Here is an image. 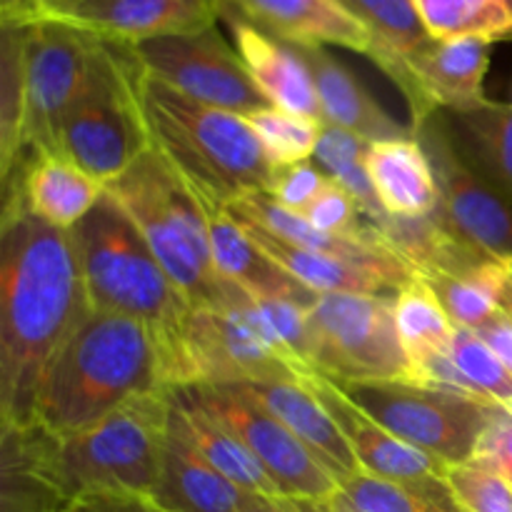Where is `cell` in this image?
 Listing matches in <instances>:
<instances>
[{
    "instance_id": "ee69618b",
    "label": "cell",
    "mask_w": 512,
    "mask_h": 512,
    "mask_svg": "<svg viewBox=\"0 0 512 512\" xmlns=\"http://www.w3.org/2000/svg\"><path fill=\"white\" fill-rule=\"evenodd\" d=\"M485 343L490 345L495 355L500 358V363L510 370L512 375V320L500 310L490 323H485L483 328L475 330Z\"/></svg>"
},
{
    "instance_id": "2e32d148",
    "label": "cell",
    "mask_w": 512,
    "mask_h": 512,
    "mask_svg": "<svg viewBox=\"0 0 512 512\" xmlns=\"http://www.w3.org/2000/svg\"><path fill=\"white\" fill-rule=\"evenodd\" d=\"M220 13L223 0H75L43 18L75 25L115 43L138 45L213 28Z\"/></svg>"
},
{
    "instance_id": "3957f363",
    "label": "cell",
    "mask_w": 512,
    "mask_h": 512,
    "mask_svg": "<svg viewBox=\"0 0 512 512\" xmlns=\"http://www.w3.org/2000/svg\"><path fill=\"white\" fill-rule=\"evenodd\" d=\"M143 113L153 148L203 205L228 208L273 185L278 168L243 115L198 103L145 70Z\"/></svg>"
},
{
    "instance_id": "bcb514c9",
    "label": "cell",
    "mask_w": 512,
    "mask_h": 512,
    "mask_svg": "<svg viewBox=\"0 0 512 512\" xmlns=\"http://www.w3.org/2000/svg\"><path fill=\"white\" fill-rule=\"evenodd\" d=\"M505 268H508V265H505ZM498 305L500 310H503V313L512 320V273L510 270H505L503 285H500V293H498Z\"/></svg>"
},
{
    "instance_id": "603a6c76",
    "label": "cell",
    "mask_w": 512,
    "mask_h": 512,
    "mask_svg": "<svg viewBox=\"0 0 512 512\" xmlns=\"http://www.w3.org/2000/svg\"><path fill=\"white\" fill-rule=\"evenodd\" d=\"M203 205V203H200ZM208 215L210 248H213V263L220 278L240 285L253 295H268V298H288L295 303L313 308L320 295L305 288L295 280L283 265L275 263L253 238L243 230V225L228 213V208H213L203 205Z\"/></svg>"
},
{
    "instance_id": "484cf974",
    "label": "cell",
    "mask_w": 512,
    "mask_h": 512,
    "mask_svg": "<svg viewBox=\"0 0 512 512\" xmlns=\"http://www.w3.org/2000/svg\"><path fill=\"white\" fill-rule=\"evenodd\" d=\"M370 180L380 203L395 218H428L438 208V183L428 153L415 138L370 143Z\"/></svg>"
},
{
    "instance_id": "f6af8a7d",
    "label": "cell",
    "mask_w": 512,
    "mask_h": 512,
    "mask_svg": "<svg viewBox=\"0 0 512 512\" xmlns=\"http://www.w3.org/2000/svg\"><path fill=\"white\" fill-rule=\"evenodd\" d=\"M240 512H295L293 500L288 498H268V495H253L248 505Z\"/></svg>"
},
{
    "instance_id": "ab89813d",
    "label": "cell",
    "mask_w": 512,
    "mask_h": 512,
    "mask_svg": "<svg viewBox=\"0 0 512 512\" xmlns=\"http://www.w3.org/2000/svg\"><path fill=\"white\" fill-rule=\"evenodd\" d=\"M368 148L370 143L360 135L338 128V125L323 123V135H320L313 160L328 178L343 183L350 175L365 170Z\"/></svg>"
},
{
    "instance_id": "7dc6e473",
    "label": "cell",
    "mask_w": 512,
    "mask_h": 512,
    "mask_svg": "<svg viewBox=\"0 0 512 512\" xmlns=\"http://www.w3.org/2000/svg\"><path fill=\"white\" fill-rule=\"evenodd\" d=\"M295 512H333L330 508V500L328 503H305V500H293Z\"/></svg>"
},
{
    "instance_id": "6da1fadb",
    "label": "cell",
    "mask_w": 512,
    "mask_h": 512,
    "mask_svg": "<svg viewBox=\"0 0 512 512\" xmlns=\"http://www.w3.org/2000/svg\"><path fill=\"white\" fill-rule=\"evenodd\" d=\"M73 230L18 203L0 218V425H35L43 375L88 310Z\"/></svg>"
},
{
    "instance_id": "4dcf8cb0",
    "label": "cell",
    "mask_w": 512,
    "mask_h": 512,
    "mask_svg": "<svg viewBox=\"0 0 512 512\" xmlns=\"http://www.w3.org/2000/svg\"><path fill=\"white\" fill-rule=\"evenodd\" d=\"M430 385L463 390L493 405L512 408V375L475 330L455 328L450 355L430 370Z\"/></svg>"
},
{
    "instance_id": "5bb4252c",
    "label": "cell",
    "mask_w": 512,
    "mask_h": 512,
    "mask_svg": "<svg viewBox=\"0 0 512 512\" xmlns=\"http://www.w3.org/2000/svg\"><path fill=\"white\" fill-rule=\"evenodd\" d=\"M133 50L145 73L198 103L243 118L270 108V100L250 78L238 48L223 38L218 25L198 33L145 40L133 45Z\"/></svg>"
},
{
    "instance_id": "ba28073f",
    "label": "cell",
    "mask_w": 512,
    "mask_h": 512,
    "mask_svg": "<svg viewBox=\"0 0 512 512\" xmlns=\"http://www.w3.org/2000/svg\"><path fill=\"white\" fill-rule=\"evenodd\" d=\"M185 385H255L310 375L265 323L253 295L223 278L215 308H190L180 333Z\"/></svg>"
},
{
    "instance_id": "1f68e13d",
    "label": "cell",
    "mask_w": 512,
    "mask_h": 512,
    "mask_svg": "<svg viewBox=\"0 0 512 512\" xmlns=\"http://www.w3.org/2000/svg\"><path fill=\"white\" fill-rule=\"evenodd\" d=\"M30 25L0 23V178L23 153L25 133V50Z\"/></svg>"
},
{
    "instance_id": "d6a6232c",
    "label": "cell",
    "mask_w": 512,
    "mask_h": 512,
    "mask_svg": "<svg viewBox=\"0 0 512 512\" xmlns=\"http://www.w3.org/2000/svg\"><path fill=\"white\" fill-rule=\"evenodd\" d=\"M428 33L440 40H512V0H413Z\"/></svg>"
},
{
    "instance_id": "c3c4849f",
    "label": "cell",
    "mask_w": 512,
    "mask_h": 512,
    "mask_svg": "<svg viewBox=\"0 0 512 512\" xmlns=\"http://www.w3.org/2000/svg\"><path fill=\"white\" fill-rule=\"evenodd\" d=\"M38 3H40V18H43V15L50 13V10L65 8V5L75 3V0H38Z\"/></svg>"
},
{
    "instance_id": "d590c367",
    "label": "cell",
    "mask_w": 512,
    "mask_h": 512,
    "mask_svg": "<svg viewBox=\"0 0 512 512\" xmlns=\"http://www.w3.org/2000/svg\"><path fill=\"white\" fill-rule=\"evenodd\" d=\"M248 123L275 168L298 165L313 158L320 135H323V120L273 108V105L248 115Z\"/></svg>"
},
{
    "instance_id": "d6986e66",
    "label": "cell",
    "mask_w": 512,
    "mask_h": 512,
    "mask_svg": "<svg viewBox=\"0 0 512 512\" xmlns=\"http://www.w3.org/2000/svg\"><path fill=\"white\" fill-rule=\"evenodd\" d=\"M223 5L290 45H338L368 58L375 50L368 28L338 0H223Z\"/></svg>"
},
{
    "instance_id": "277c9868",
    "label": "cell",
    "mask_w": 512,
    "mask_h": 512,
    "mask_svg": "<svg viewBox=\"0 0 512 512\" xmlns=\"http://www.w3.org/2000/svg\"><path fill=\"white\" fill-rule=\"evenodd\" d=\"M168 418L170 390L133 400L68 435H53L33 425L40 465L65 505L80 495L108 490L153 495Z\"/></svg>"
},
{
    "instance_id": "f35d334b",
    "label": "cell",
    "mask_w": 512,
    "mask_h": 512,
    "mask_svg": "<svg viewBox=\"0 0 512 512\" xmlns=\"http://www.w3.org/2000/svg\"><path fill=\"white\" fill-rule=\"evenodd\" d=\"M303 215L308 218V223L313 228L330 235L353 238V235H360L365 230L363 210H360L358 200L353 198V193L348 188H343L333 178L328 180L323 193L313 200V205Z\"/></svg>"
},
{
    "instance_id": "9c48e42d",
    "label": "cell",
    "mask_w": 512,
    "mask_h": 512,
    "mask_svg": "<svg viewBox=\"0 0 512 512\" xmlns=\"http://www.w3.org/2000/svg\"><path fill=\"white\" fill-rule=\"evenodd\" d=\"M395 295L328 293L308 310L310 365L335 383H420L400 343Z\"/></svg>"
},
{
    "instance_id": "9a60e30c",
    "label": "cell",
    "mask_w": 512,
    "mask_h": 512,
    "mask_svg": "<svg viewBox=\"0 0 512 512\" xmlns=\"http://www.w3.org/2000/svg\"><path fill=\"white\" fill-rule=\"evenodd\" d=\"M490 68V43L478 38H433L405 60L400 85L410 108V130H418L440 110L470 113L488 103L485 75Z\"/></svg>"
},
{
    "instance_id": "30bf717a",
    "label": "cell",
    "mask_w": 512,
    "mask_h": 512,
    "mask_svg": "<svg viewBox=\"0 0 512 512\" xmlns=\"http://www.w3.org/2000/svg\"><path fill=\"white\" fill-rule=\"evenodd\" d=\"M388 433L445 465L468 463L493 418V403L445 385L380 380L338 383Z\"/></svg>"
},
{
    "instance_id": "7402d4cb",
    "label": "cell",
    "mask_w": 512,
    "mask_h": 512,
    "mask_svg": "<svg viewBox=\"0 0 512 512\" xmlns=\"http://www.w3.org/2000/svg\"><path fill=\"white\" fill-rule=\"evenodd\" d=\"M243 388L313 453V458L338 480V485L363 470L343 430L325 410V405L310 393L308 385L300 380H283V383H255Z\"/></svg>"
},
{
    "instance_id": "b9f144b4",
    "label": "cell",
    "mask_w": 512,
    "mask_h": 512,
    "mask_svg": "<svg viewBox=\"0 0 512 512\" xmlns=\"http://www.w3.org/2000/svg\"><path fill=\"white\" fill-rule=\"evenodd\" d=\"M475 458H483L485 463L493 465L512 485V408L495 405Z\"/></svg>"
},
{
    "instance_id": "ffe728a7",
    "label": "cell",
    "mask_w": 512,
    "mask_h": 512,
    "mask_svg": "<svg viewBox=\"0 0 512 512\" xmlns=\"http://www.w3.org/2000/svg\"><path fill=\"white\" fill-rule=\"evenodd\" d=\"M220 20L228 23L235 38V48H238L250 78L255 80L260 93L270 100L273 108L323 120L313 75L295 45L273 38L228 5H223Z\"/></svg>"
},
{
    "instance_id": "7bdbcfd3",
    "label": "cell",
    "mask_w": 512,
    "mask_h": 512,
    "mask_svg": "<svg viewBox=\"0 0 512 512\" xmlns=\"http://www.w3.org/2000/svg\"><path fill=\"white\" fill-rule=\"evenodd\" d=\"M63 512H168L153 495L128 493V490H108V493H88L70 500Z\"/></svg>"
},
{
    "instance_id": "4fadbf2b",
    "label": "cell",
    "mask_w": 512,
    "mask_h": 512,
    "mask_svg": "<svg viewBox=\"0 0 512 512\" xmlns=\"http://www.w3.org/2000/svg\"><path fill=\"white\" fill-rule=\"evenodd\" d=\"M415 138L428 153L438 183V208L433 218L458 243L495 263L512 260V203L480 178L453 143L448 125L435 113Z\"/></svg>"
},
{
    "instance_id": "cb8c5ba5",
    "label": "cell",
    "mask_w": 512,
    "mask_h": 512,
    "mask_svg": "<svg viewBox=\"0 0 512 512\" xmlns=\"http://www.w3.org/2000/svg\"><path fill=\"white\" fill-rule=\"evenodd\" d=\"M170 433L178 435L188 448H193L220 475L233 480L243 490L268 498H283L270 480L268 470L255 460V455L225 428L223 423L195 405L180 388L170 390Z\"/></svg>"
},
{
    "instance_id": "e0dca14e",
    "label": "cell",
    "mask_w": 512,
    "mask_h": 512,
    "mask_svg": "<svg viewBox=\"0 0 512 512\" xmlns=\"http://www.w3.org/2000/svg\"><path fill=\"white\" fill-rule=\"evenodd\" d=\"M300 383L308 385L310 393L333 415L365 473L388 480H405V483L445 478L448 465L388 433L328 375L310 373Z\"/></svg>"
},
{
    "instance_id": "5b68a950",
    "label": "cell",
    "mask_w": 512,
    "mask_h": 512,
    "mask_svg": "<svg viewBox=\"0 0 512 512\" xmlns=\"http://www.w3.org/2000/svg\"><path fill=\"white\" fill-rule=\"evenodd\" d=\"M105 193L130 215L190 308H215L223 278L213 263L210 228L198 195L150 145Z\"/></svg>"
},
{
    "instance_id": "836d02e7",
    "label": "cell",
    "mask_w": 512,
    "mask_h": 512,
    "mask_svg": "<svg viewBox=\"0 0 512 512\" xmlns=\"http://www.w3.org/2000/svg\"><path fill=\"white\" fill-rule=\"evenodd\" d=\"M505 263H485L468 273L420 275L433 288L455 328L480 330L500 313L498 293L505 278Z\"/></svg>"
},
{
    "instance_id": "681fc988",
    "label": "cell",
    "mask_w": 512,
    "mask_h": 512,
    "mask_svg": "<svg viewBox=\"0 0 512 512\" xmlns=\"http://www.w3.org/2000/svg\"><path fill=\"white\" fill-rule=\"evenodd\" d=\"M505 265H508V270L512 273V260H508V263H505Z\"/></svg>"
},
{
    "instance_id": "f546056e",
    "label": "cell",
    "mask_w": 512,
    "mask_h": 512,
    "mask_svg": "<svg viewBox=\"0 0 512 512\" xmlns=\"http://www.w3.org/2000/svg\"><path fill=\"white\" fill-rule=\"evenodd\" d=\"M330 505L343 512H465L445 478L405 483L365 470L345 478Z\"/></svg>"
},
{
    "instance_id": "83f0119b",
    "label": "cell",
    "mask_w": 512,
    "mask_h": 512,
    "mask_svg": "<svg viewBox=\"0 0 512 512\" xmlns=\"http://www.w3.org/2000/svg\"><path fill=\"white\" fill-rule=\"evenodd\" d=\"M393 303L400 343L420 383L430 385V370L450 355L455 323L420 275L395 293Z\"/></svg>"
},
{
    "instance_id": "e575fe53",
    "label": "cell",
    "mask_w": 512,
    "mask_h": 512,
    "mask_svg": "<svg viewBox=\"0 0 512 512\" xmlns=\"http://www.w3.org/2000/svg\"><path fill=\"white\" fill-rule=\"evenodd\" d=\"M458 120L495 185L512 200V103L488 100L470 113H460Z\"/></svg>"
},
{
    "instance_id": "52a82bcc",
    "label": "cell",
    "mask_w": 512,
    "mask_h": 512,
    "mask_svg": "<svg viewBox=\"0 0 512 512\" xmlns=\"http://www.w3.org/2000/svg\"><path fill=\"white\" fill-rule=\"evenodd\" d=\"M150 145L143 65L133 45L98 35L83 90L60 130L58 150L105 185L123 175Z\"/></svg>"
},
{
    "instance_id": "f907efd6",
    "label": "cell",
    "mask_w": 512,
    "mask_h": 512,
    "mask_svg": "<svg viewBox=\"0 0 512 512\" xmlns=\"http://www.w3.org/2000/svg\"><path fill=\"white\" fill-rule=\"evenodd\" d=\"M330 508H333V505H330ZM333 512H343V510H335V508H333Z\"/></svg>"
},
{
    "instance_id": "d4e9b609",
    "label": "cell",
    "mask_w": 512,
    "mask_h": 512,
    "mask_svg": "<svg viewBox=\"0 0 512 512\" xmlns=\"http://www.w3.org/2000/svg\"><path fill=\"white\" fill-rule=\"evenodd\" d=\"M253 495L220 475L168 428L153 490L155 503L168 512H240Z\"/></svg>"
},
{
    "instance_id": "74e56055",
    "label": "cell",
    "mask_w": 512,
    "mask_h": 512,
    "mask_svg": "<svg viewBox=\"0 0 512 512\" xmlns=\"http://www.w3.org/2000/svg\"><path fill=\"white\" fill-rule=\"evenodd\" d=\"M253 295V293H250ZM263 313L265 323L275 333L278 343L303 365L305 370L315 373L310 365V328H308V310L305 305L295 303L288 298H268V295H253Z\"/></svg>"
},
{
    "instance_id": "7a4b0ae2",
    "label": "cell",
    "mask_w": 512,
    "mask_h": 512,
    "mask_svg": "<svg viewBox=\"0 0 512 512\" xmlns=\"http://www.w3.org/2000/svg\"><path fill=\"white\" fill-rule=\"evenodd\" d=\"M183 385V355L153 325L88 308L45 370L35 425L68 435L133 400Z\"/></svg>"
},
{
    "instance_id": "f1b7e54d",
    "label": "cell",
    "mask_w": 512,
    "mask_h": 512,
    "mask_svg": "<svg viewBox=\"0 0 512 512\" xmlns=\"http://www.w3.org/2000/svg\"><path fill=\"white\" fill-rule=\"evenodd\" d=\"M338 3L345 5L368 28L375 43L370 60L400 88L405 80V60L428 40H433L413 0H338Z\"/></svg>"
},
{
    "instance_id": "4316f807",
    "label": "cell",
    "mask_w": 512,
    "mask_h": 512,
    "mask_svg": "<svg viewBox=\"0 0 512 512\" xmlns=\"http://www.w3.org/2000/svg\"><path fill=\"white\" fill-rule=\"evenodd\" d=\"M233 218L243 225L245 233H248L250 238H253L255 243H258L260 248L275 260V263L283 265L295 280H300L305 288L315 290L318 295H328V293L395 295L400 290L388 275L378 273V270L365 268V265H358V263H350V260H340L335 258V255L298 248V245L278 238V235L265 230L263 225L253 223V220L240 218V215H233Z\"/></svg>"
},
{
    "instance_id": "7c38bea8",
    "label": "cell",
    "mask_w": 512,
    "mask_h": 512,
    "mask_svg": "<svg viewBox=\"0 0 512 512\" xmlns=\"http://www.w3.org/2000/svg\"><path fill=\"white\" fill-rule=\"evenodd\" d=\"M95 40V33L60 20L43 18L30 25L25 50V133L18 163L28 155L60 153V130L83 90Z\"/></svg>"
},
{
    "instance_id": "8fae6325",
    "label": "cell",
    "mask_w": 512,
    "mask_h": 512,
    "mask_svg": "<svg viewBox=\"0 0 512 512\" xmlns=\"http://www.w3.org/2000/svg\"><path fill=\"white\" fill-rule=\"evenodd\" d=\"M180 390L255 455L283 498L305 503L335 498L338 480L243 385H183Z\"/></svg>"
},
{
    "instance_id": "44dd1931",
    "label": "cell",
    "mask_w": 512,
    "mask_h": 512,
    "mask_svg": "<svg viewBox=\"0 0 512 512\" xmlns=\"http://www.w3.org/2000/svg\"><path fill=\"white\" fill-rule=\"evenodd\" d=\"M313 75L325 125H338L368 143L413 138V130L400 125L325 45H295Z\"/></svg>"
},
{
    "instance_id": "60d3db41",
    "label": "cell",
    "mask_w": 512,
    "mask_h": 512,
    "mask_svg": "<svg viewBox=\"0 0 512 512\" xmlns=\"http://www.w3.org/2000/svg\"><path fill=\"white\" fill-rule=\"evenodd\" d=\"M328 180L330 178L318 165L305 160V163L285 165V168L275 170V180L268 195L293 213L303 215L313 205V200L323 193Z\"/></svg>"
},
{
    "instance_id": "8992f818",
    "label": "cell",
    "mask_w": 512,
    "mask_h": 512,
    "mask_svg": "<svg viewBox=\"0 0 512 512\" xmlns=\"http://www.w3.org/2000/svg\"><path fill=\"white\" fill-rule=\"evenodd\" d=\"M73 238L90 308L143 320L180 350L190 303L168 278L130 215L105 193L75 225Z\"/></svg>"
},
{
    "instance_id": "8d00e7d4",
    "label": "cell",
    "mask_w": 512,
    "mask_h": 512,
    "mask_svg": "<svg viewBox=\"0 0 512 512\" xmlns=\"http://www.w3.org/2000/svg\"><path fill=\"white\" fill-rule=\"evenodd\" d=\"M445 480L465 512H512V485L483 458L448 465Z\"/></svg>"
},
{
    "instance_id": "ac0fdd59",
    "label": "cell",
    "mask_w": 512,
    "mask_h": 512,
    "mask_svg": "<svg viewBox=\"0 0 512 512\" xmlns=\"http://www.w3.org/2000/svg\"><path fill=\"white\" fill-rule=\"evenodd\" d=\"M103 195L105 185L65 153L28 155L3 180V203L23 205L63 230H73Z\"/></svg>"
}]
</instances>
